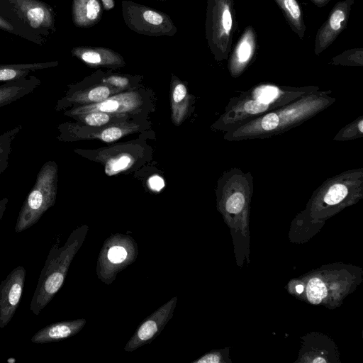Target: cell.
I'll return each mask as SVG.
<instances>
[{
    "mask_svg": "<svg viewBox=\"0 0 363 363\" xmlns=\"http://www.w3.org/2000/svg\"><path fill=\"white\" fill-rule=\"evenodd\" d=\"M0 16L13 26L16 35L39 45L56 31L55 11L40 0H0Z\"/></svg>",
    "mask_w": 363,
    "mask_h": 363,
    "instance_id": "obj_1",
    "label": "cell"
},
{
    "mask_svg": "<svg viewBox=\"0 0 363 363\" xmlns=\"http://www.w3.org/2000/svg\"><path fill=\"white\" fill-rule=\"evenodd\" d=\"M78 231L73 232L61 247L55 244L50 249L40 272L30 309L38 315L62 287L69 264L80 246Z\"/></svg>",
    "mask_w": 363,
    "mask_h": 363,
    "instance_id": "obj_2",
    "label": "cell"
},
{
    "mask_svg": "<svg viewBox=\"0 0 363 363\" xmlns=\"http://www.w3.org/2000/svg\"><path fill=\"white\" fill-rule=\"evenodd\" d=\"M58 167L48 161L40 169L35 182L19 211L15 232L21 233L35 225L54 206L57 199Z\"/></svg>",
    "mask_w": 363,
    "mask_h": 363,
    "instance_id": "obj_3",
    "label": "cell"
},
{
    "mask_svg": "<svg viewBox=\"0 0 363 363\" xmlns=\"http://www.w3.org/2000/svg\"><path fill=\"white\" fill-rule=\"evenodd\" d=\"M236 28L234 0H208L205 34L216 60L227 58Z\"/></svg>",
    "mask_w": 363,
    "mask_h": 363,
    "instance_id": "obj_4",
    "label": "cell"
},
{
    "mask_svg": "<svg viewBox=\"0 0 363 363\" xmlns=\"http://www.w3.org/2000/svg\"><path fill=\"white\" fill-rule=\"evenodd\" d=\"M121 13L125 24L138 34L172 37L177 32V28L169 15L147 6L123 0Z\"/></svg>",
    "mask_w": 363,
    "mask_h": 363,
    "instance_id": "obj_5",
    "label": "cell"
},
{
    "mask_svg": "<svg viewBox=\"0 0 363 363\" xmlns=\"http://www.w3.org/2000/svg\"><path fill=\"white\" fill-rule=\"evenodd\" d=\"M140 128H142V125L139 122L133 121L113 123L99 128L89 127L77 122H65L58 125L60 134L57 139L63 142L97 139L111 143L128 134L140 130Z\"/></svg>",
    "mask_w": 363,
    "mask_h": 363,
    "instance_id": "obj_6",
    "label": "cell"
},
{
    "mask_svg": "<svg viewBox=\"0 0 363 363\" xmlns=\"http://www.w3.org/2000/svg\"><path fill=\"white\" fill-rule=\"evenodd\" d=\"M147 106H150V99L147 100L141 90L133 89L113 94L99 103L72 107L65 111L64 115L72 117L91 111H103L133 117L143 113Z\"/></svg>",
    "mask_w": 363,
    "mask_h": 363,
    "instance_id": "obj_7",
    "label": "cell"
},
{
    "mask_svg": "<svg viewBox=\"0 0 363 363\" xmlns=\"http://www.w3.org/2000/svg\"><path fill=\"white\" fill-rule=\"evenodd\" d=\"M98 84L91 86L88 85L84 79L77 84L70 85L65 96L57 101L55 111H60L69 107L99 103L112 95L121 92L119 90L101 82L100 80Z\"/></svg>",
    "mask_w": 363,
    "mask_h": 363,
    "instance_id": "obj_8",
    "label": "cell"
},
{
    "mask_svg": "<svg viewBox=\"0 0 363 363\" xmlns=\"http://www.w3.org/2000/svg\"><path fill=\"white\" fill-rule=\"evenodd\" d=\"M23 266L14 268L0 284V328L11 320L21 302L26 279Z\"/></svg>",
    "mask_w": 363,
    "mask_h": 363,
    "instance_id": "obj_9",
    "label": "cell"
},
{
    "mask_svg": "<svg viewBox=\"0 0 363 363\" xmlns=\"http://www.w3.org/2000/svg\"><path fill=\"white\" fill-rule=\"evenodd\" d=\"M353 4L354 0H343L338 1L333 8L316 33L315 54H320L328 48L345 28Z\"/></svg>",
    "mask_w": 363,
    "mask_h": 363,
    "instance_id": "obj_10",
    "label": "cell"
},
{
    "mask_svg": "<svg viewBox=\"0 0 363 363\" xmlns=\"http://www.w3.org/2000/svg\"><path fill=\"white\" fill-rule=\"evenodd\" d=\"M71 53L89 67L118 69L125 65L121 55L106 47L80 45L73 48Z\"/></svg>",
    "mask_w": 363,
    "mask_h": 363,
    "instance_id": "obj_11",
    "label": "cell"
},
{
    "mask_svg": "<svg viewBox=\"0 0 363 363\" xmlns=\"http://www.w3.org/2000/svg\"><path fill=\"white\" fill-rule=\"evenodd\" d=\"M84 324V319L54 323L35 333L31 337V342L43 344L67 339L77 333Z\"/></svg>",
    "mask_w": 363,
    "mask_h": 363,
    "instance_id": "obj_12",
    "label": "cell"
},
{
    "mask_svg": "<svg viewBox=\"0 0 363 363\" xmlns=\"http://www.w3.org/2000/svg\"><path fill=\"white\" fill-rule=\"evenodd\" d=\"M103 9L100 0H72V19L77 28H88L101 19Z\"/></svg>",
    "mask_w": 363,
    "mask_h": 363,
    "instance_id": "obj_13",
    "label": "cell"
},
{
    "mask_svg": "<svg viewBox=\"0 0 363 363\" xmlns=\"http://www.w3.org/2000/svg\"><path fill=\"white\" fill-rule=\"evenodd\" d=\"M41 82L33 75L17 80L6 82L0 85V107L14 102L30 94L37 89Z\"/></svg>",
    "mask_w": 363,
    "mask_h": 363,
    "instance_id": "obj_14",
    "label": "cell"
},
{
    "mask_svg": "<svg viewBox=\"0 0 363 363\" xmlns=\"http://www.w3.org/2000/svg\"><path fill=\"white\" fill-rule=\"evenodd\" d=\"M257 34L252 26H248L238 40L230 59L234 71L245 67L253 57L257 48Z\"/></svg>",
    "mask_w": 363,
    "mask_h": 363,
    "instance_id": "obj_15",
    "label": "cell"
},
{
    "mask_svg": "<svg viewBox=\"0 0 363 363\" xmlns=\"http://www.w3.org/2000/svg\"><path fill=\"white\" fill-rule=\"evenodd\" d=\"M172 300L161 308L152 317L147 320L137 331L135 337L131 340L130 343L127 345L128 349L126 350H135L142 343L150 340L162 327V324L165 322L166 318L170 311L172 306H170Z\"/></svg>",
    "mask_w": 363,
    "mask_h": 363,
    "instance_id": "obj_16",
    "label": "cell"
},
{
    "mask_svg": "<svg viewBox=\"0 0 363 363\" xmlns=\"http://www.w3.org/2000/svg\"><path fill=\"white\" fill-rule=\"evenodd\" d=\"M172 120L177 126L180 125L187 116L189 96L184 84L172 75L171 83Z\"/></svg>",
    "mask_w": 363,
    "mask_h": 363,
    "instance_id": "obj_17",
    "label": "cell"
},
{
    "mask_svg": "<svg viewBox=\"0 0 363 363\" xmlns=\"http://www.w3.org/2000/svg\"><path fill=\"white\" fill-rule=\"evenodd\" d=\"M71 118L77 123L93 128L106 126L113 123L132 121L133 116L103 111H91L73 116Z\"/></svg>",
    "mask_w": 363,
    "mask_h": 363,
    "instance_id": "obj_18",
    "label": "cell"
},
{
    "mask_svg": "<svg viewBox=\"0 0 363 363\" xmlns=\"http://www.w3.org/2000/svg\"><path fill=\"white\" fill-rule=\"evenodd\" d=\"M57 61L34 63L11 64L10 67L0 69V82H10L26 77L32 72L54 67Z\"/></svg>",
    "mask_w": 363,
    "mask_h": 363,
    "instance_id": "obj_19",
    "label": "cell"
},
{
    "mask_svg": "<svg viewBox=\"0 0 363 363\" xmlns=\"http://www.w3.org/2000/svg\"><path fill=\"white\" fill-rule=\"evenodd\" d=\"M281 9L291 28L300 38L306 32L301 8L297 0H274Z\"/></svg>",
    "mask_w": 363,
    "mask_h": 363,
    "instance_id": "obj_20",
    "label": "cell"
},
{
    "mask_svg": "<svg viewBox=\"0 0 363 363\" xmlns=\"http://www.w3.org/2000/svg\"><path fill=\"white\" fill-rule=\"evenodd\" d=\"M22 128L23 126L18 125L0 134V174L8 167L9 155L12 151V143Z\"/></svg>",
    "mask_w": 363,
    "mask_h": 363,
    "instance_id": "obj_21",
    "label": "cell"
},
{
    "mask_svg": "<svg viewBox=\"0 0 363 363\" xmlns=\"http://www.w3.org/2000/svg\"><path fill=\"white\" fill-rule=\"evenodd\" d=\"M141 77L140 76L122 75L117 74H106L103 73L100 81L101 82L109 85L120 91L130 90L134 85L139 83Z\"/></svg>",
    "mask_w": 363,
    "mask_h": 363,
    "instance_id": "obj_22",
    "label": "cell"
},
{
    "mask_svg": "<svg viewBox=\"0 0 363 363\" xmlns=\"http://www.w3.org/2000/svg\"><path fill=\"white\" fill-rule=\"evenodd\" d=\"M306 295L311 303H320L327 296V289L323 281L318 278L311 279L307 285Z\"/></svg>",
    "mask_w": 363,
    "mask_h": 363,
    "instance_id": "obj_23",
    "label": "cell"
},
{
    "mask_svg": "<svg viewBox=\"0 0 363 363\" xmlns=\"http://www.w3.org/2000/svg\"><path fill=\"white\" fill-rule=\"evenodd\" d=\"M347 194V189L345 185L334 184L328 189L324 197V201L329 205L337 204L346 196Z\"/></svg>",
    "mask_w": 363,
    "mask_h": 363,
    "instance_id": "obj_24",
    "label": "cell"
},
{
    "mask_svg": "<svg viewBox=\"0 0 363 363\" xmlns=\"http://www.w3.org/2000/svg\"><path fill=\"white\" fill-rule=\"evenodd\" d=\"M279 95V90L272 86H262L255 90V98L258 101L267 104L274 101Z\"/></svg>",
    "mask_w": 363,
    "mask_h": 363,
    "instance_id": "obj_25",
    "label": "cell"
},
{
    "mask_svg": "<svg viewBox=\"0 0 363 363\" xmlns=\"http://www.w3.org/2000/svg\"><path fill=\"white\" fill-rule=\"evenodd\" d=\"M244 203L243 194L240 192H236L228 199L225 204L226 210L231 213H239L242 210Z\"/></svg>",
    "mask_w": 363,
    "mask_h": 363,
    "instance_id": "obj_26",
    "label": "cell"
},
{
    "mask_svg": "<svg viewBox=\"0 0 363 363\" xmlns=\"http://www.w3.org/2000/svg\"><path fill=\"white\" fill-rule=\"evenodd\" d=\"M127 257L125 249L120 246H113L108 252V258L113 263L123 262Z\"/></svg>",
    "mask_w": 363,
    "mask_h": 363,
    "instance_id": "obj_27",
    "label": "cell"
},
{
    "mask_svg": "<svg viewBox=\"0 0 363 363\" xmlns=\"http://www.w3.org/2000/svg\"><path fill=\"white\" fill-rule=\"evenodd\" d=\"M279 125V116L274 113L267 114L261 121V126L265 130H271Z\"/></svg>",
    "mask_w": 363,
    "mask_h": 363,
    "instance_id": "obj_28",
    "label": "cell"
},
{
    "mask_svg": "<svg viewBox=\"0 0 363 363\" xmlns=\"http://www.w3.org/2000/svg\"><path fill=\"white\" fill-rule=\"evenodd\" d=\"M244 108L247 112L255 114L267 110L268 104L261 103L257 100H250L245 104Z\"/></svg>",
    "mask_w": 363,
    "mask_h": 363,
    "instance_id": "obj_29",
    "label": "cell"
},
{
    "mask_svg": "<svg viewBox=\"0 0 363 363\" xmlns=\"http://www.w3.org/2000/svg\"><path fill=\"white\" fill-rule=\"evenodd\" d=\"M150 186L155 191H160L164 185L163 179L158 176H153L149 180Z\"/></svg>",
    "mask_w": 363,
    "mask_h": 363,
    "instance_id": "obj_30",
    "label": "cell"
},
{
    "mask_svg": "<svg viewBox=\"0 0 363 363\" xmlns=\"http://www.w3.org/2000/svg\"><path fill=\"white\" fill-rule=\"evenodd\" d=\"M0 29L16 35V30L13 26L1 16H0Z\"/></svg>",
    "mask_w": 363,
    "mask_h": 363,
    "instance_id": "obj_31",
    "label": "cell"
},
{
    "mask_svg": "<svg viewBox=\"0 0 363 363\" xmlns=\"http://www.w3.org/2000/svg\"><path fill=\"white\" fill-rule=\"evenodd\" d=\"M219 357L216 354H208L203 357L201 359L196 361V362H204V363H217L219 362Z\"/></svg>",
    "mask_w": 363,
    "mask_h": 363,
    "instance_id": "obj_32",
    "label": "cell"
},
{
    "mask_svg": "<svg viewBox=\"0 0 363 363\" xmlns=\"http://www.w3.org/2000/svg\"><path fill=\"white\" fill-rule=\"evenodd\" d=\"M102 9L105 11H110L115 6L114 0H100Z\"/></svg>",
    "mask_w": 363,
    "mask_h": 363,
    "instance_id": "obj_33",
    "label": "cell"
},
{
    "mask_svg": "<svg viewBox=\"0 0 363 363\" xmlns=\"http://www.w3.org/2000/svg\"><path fill=\"white\" fill-rule=\"evenodd\" d=\"M8 201L9 199L6 197H4L0 200V220L2 218L4 213L6 211Z\"/></svg>",
    "mask_w": 363,
    "mask_h": 363,
    "instance_id": "obj_34",
    "label": "cell"
},
{
    "mask_svg": "<svg viewBox=\"0 0 363 363\" xmlns=\"http://www.w3.org/2000/svg\"><path fill=\"white\" fill-rule=\"evenodd\" d=\"M316 6L323 7L325 6L330 0H311Z\"/></svg>",
    "mask_w": 363,
    "mask_h": 363,
    "instance_id": "obj_35",
    "label": "cell"
},
{
    "mask_svg": "<svg viewBox=\"0 0 363 363\" xmlns=\"http://www.w3.org/2000/svg\"><path fill=\"white\" fill-rule=\"evenodd\" d=\"M296 289L298 294H301L303 290V285H301V284L297 285L296 287Z\"/></svg>",
    "mask_w": 363,
    "mask_h": 363,
    "instance_id": "obj_36",
    "label": "cell"
},
{
    "mask_svg": "<svg viewBox=\"0 0 363 363\" xmlns=\"http://www.w3.org/2000/svg\"><path fill=\"white\" fill-rule=\"evenodd\" d=\"M313 362H326V360H325L324 359L321 358V357H317L315 358V359L313 360Z\"/></svg>",
    "mask_w": 363,
    "mask_h": 363,
    "instance_id": "obj_37",
    "label": "cell"
},
{
    "mask_svg": "<svg viewBox=\"0 0 363 363\" xmlns=\"http://www.w3.org/2000/svg\"><path fill=\"white\" fill-rule=\"evenodd\" d=\"M362 123H363V122H362V121H360V122H359V130H360L361 132H362V131H363V130H362Z\"/></svg>",
    "mask_w": 363,
    "mask_h": 363,
    "instance_id": "obj_38",
    "label": "cell"
},
{
    "mask_svg": "<svg viewBox=\"0 0 363 363\" xmlns=\"http://www.w3.org/2000/svg\"><path fill=\"white\" fill-rule=\"evenodd\" d=\"M147 1H150V0H147ZM152 1H165V0H152Z\"/></svg>",
    "mask_w": 363,
    "mask_h": 363,
    "instance_id": "obj_39",
    "label": "cell"
}]
</instances>
